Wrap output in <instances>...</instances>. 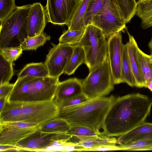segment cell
<instances>
[{
    "instance_id": "obj_2",
    "label": "cell",
    "mask_w": 152,
    "mask_h": 152,
    "mask_svg": "<svg viewBox=\"0 0 152 152\" xmlns=\"http://www.w3.org/2000/svg\"><path fill=\"white\" fill-rule=\"evenodd\" d=\"M116 98L113 95L104 96L59 108L58 117L65 119L71 126H85L100 133L107 114Z\"/></svg>"
},
{
    "instance_id": "obj_8",
    "label": "cell",
    "mask_w": 152,
    "mask_h": 152,
    "mask_svg": "<svg viewBox=\"0 0 152 152\" xmlns=\"http://www.w3.org/2000/svg\"><path fill=\"white\" fill-rule=\"evenodd\" d=\"M59 113V108L53 100L23 102L20 121L34 123L38 127L58 117Z\"/></svg>"
},
{
    "instance_id": "obj_32",
    "label": "cell",
    "mask_w": 152,
    "mask_h": 152,
    "mask_svg": "<svg viewBox=\"0 0 152 152\" xmlns=\"http://www.w3.org/2000/svg\"><path fill=\"white\" fill-rule=\"evenodd\" d=\"M12 63L0 54V85L9 82L12 78L13 74Z\"/></svg>"
},
{
    "instance_id": "obj_15",
    "label": "cell",
    "mask_w": 152,
    "mask_h": 152,
    "mask_svg": "<svg viewBox=\"0 0 152 152\" xmlns=\"http://www.w3.org/2000/svg\"><path fill=\"white\" fill-rule=\"evenodd\" d=\"M129 37L126 44L129 61L136 83V87H146V84L141 71L138 50L139 48L134 37L125 29Z\"/></svg>"
},
{
    "instance_id": "obj_16",
    "label": "cell",
    "mask_w": 152,
    "mask_h": 152,
    "mask_svg": "<svg viewBox=\"0 0 152 152\" xmlns=\"http://www.w3.org/2000/svg\"><path fill=\"white\" fill-rule=\"evenodd\" d=\"M83 93L82 80L71 78L59 82L53 100L56 104Z\"/></svg>"
},
{
    "instance_id": "obj_31",
    "label": "cell",
    "mask_w": 152,
    "mask_h": 152,
    "mask_svg": "<svg viewBox=\"0 0 152 152\" xmlns=\"http://www.w3.org/2000/svg\"><path fill=\"white\" fill-rule=\"evenodd\" d=\"M67 133L72 137L71 139H77L94 136L101 134L102 132L98 133L93 130L83 126L72 125Z\"/></svg>"
},
{
    "instance_id": "obj_4",
    "label": "cell",
    "mask_w": 152,
    "mask_h": 152,
    "mask_svg": "<svg viewBox=\"0 0 152 152\" xmlns=\"http://www.w3.org/2000/svg\"><path fill=\"white\" fill-rule=\"evenodd\" d=\"M30 6L17 7L0 23V49L20 47L28 37V18Z\"/></svg>"
},
{
    "instance_id": "obj_18",
    "label": "cell",
    "mask_w": 152,
    "mask_h": 152,
    "mask_svg": "<svg viewBox=\"0 0 152 152\" xmlns=\"http://www.w3.org/2000/svg\"><path fill=\"white\" fill-rule=\"evenodd\" d=\"M23 102L6 99L2 110L0 112V123L20 121Z\"/></svg>"
},
{
    "instance_id": "obj_20",
    "label": "cell",
    "mask_w": 152,
    "mask_h": 152,
    "mask_svg": "<svg viewBox=\"0 0 152 152\" xmlns=\"http://www.w3.org/2000/svg\"><path fill=\"white\" fill-rule=\"evenodd\" d=\"M73 142L86 148H95L101 146L117 144V138L109 137L103 133L98 135L75 140Z\"/></svg>"
},
{
    "instance_id": "obj_39",
    "label": "cell",
    "mask_w": 152,
    "mask_h": 152,
    "mask_svg": "<svg viewBox=\"0 0 152 152\" xmlns=\"http://www.w3.org/2000/svg\"><path fill=\"white\" fill-rule=\"evenodd\" d=\"M0 151H20V149L15 145H0Z\"/></svg>"
},
{
    "instance_id": "obj_37",
    "label": "cell",
    "mask_w": 152,
    "mask_h": 152,
    "mask_svg": "<svg viewBox=\"0 0 152 152\" xmlns=\"http://www.w3.org/2000/svg\"><path fill=\"white\" fill-rule=\"evenodd\" d=\"M122 150L119 145H107L89 148H85L83 151H105Z\"/></svg>"
},
{
    "instance_id": "obj_5",
    "label": "cell",
    "mask_w": 152,
    "mask_h": 152,
    "mask_svg": "<svg viewBox=\"0 0 152 152\" xmlns=\"http://www.w3.org/2000/svg\"><path fill=\"white\" fill-rule=\"evenodd\" d=\"M77 45L84 50L86 56L84 63L89 71L104 62L108 57L107 41L101 30L92 24L86 27L84 34Z\"/></svg>"
},
{
    "instance_id": "obj_9",
    "label": "cell",
    "mask_w": 152,
    "mask_h": 152,
    "mask_svg": "<svg viewBox=\"0 0 152 152\" xmlns=\"http://www.w3.org/2000/svg\"><path fill=\"white\" fill-rule=\"evenodd\" d=\"M72 137L67 133H48L41 132L37 129L15 146L20 151H44L47 147L54 142L68 141Z\"/></svg>"
},
{
    "instance_id": "obj_40",
    "label": "cell",
    "mask_w": 152,
    "mask_h": 152,
    "mask_svg": "<svg viewBox=\"0 0 152 152\" xmlns=\"http://www.w3.org/2000/svg\"><path fill=\"white\" fill-rule=\"evenodd\" d=\"M7 98L4 97L0 98V112L3 109Z\"/></svg>"
},
{
    "instance_id": "obj_13",
    "label": "cell",
    "mask_w": 152,
    "mask_h": 152,
    "mask_svg": "<svg viewBox=\"0 0 152 152\" xmlns=\"http://www.w3.org/2000/svg\"><path fill=\"white\" fill-rule=\"evenodd\" d=\"M0 145H15L36 131L38 127H20L0 123Z\"/></svg>"
},
{
    "instance_id": "obj_43",
    "label": "cell",
    "mask_w": 152,
    "mask_h": 152,
    "mask_svg": "<svg viewBox=\"0 0 152 152\" xmlns=\"http://www.w3.org/2000/svg\"><path fill=\"white\" fill-rule=\"evenodd\" d=\"M148 0H138L137 2V3H140V2H144V1H147Z\"/></svg>"
},
{
    "instance_id": "obj_27",
    "label": "cell",
    "mask_w": 152,
    "mask_h": 152,
    "mask_svg": "<svg viewBox=\"0 0 152 152\" xmlns=\"http://www.w3.org/2000/svg\"><path fill=\"white\" fill-rule=\"evenodd\" d=\"M120 146L123 151L152 150V132L139 137L129 144Z\"/></svg>"
},
{
    "instance_id": "obj_33",
    "label": "cell",
    "mask_w": 152,
    "mask_h": 152,
    "mask_svg": "<svg viewBox=\"0 0 152 152\" xmlns=\"http://www.w3.org/2000/svg\"><path fill=\"white\" fill-rule=\"evenodd\" d=\"M106 0H95L90 4L84 17L85 26L90 24L94 16L104 6Z\"/></svg>"
},
{
    "instance_id": "obj_42",
    "label": "cell",
    "mask_w": 152,
    "mask_h": 152,
    "mask_svg": "<svg viewBox=\"0 0 152 152\" xmlns=\"http://www.w3.org/2000/svg\"><path fill=\"white\" fill-rule=\"evenodd\" d=\"M148 46L151 51L150 55L152 56V37L148 43Z\"/></svg>"
},
{
    "instance_id": "obj_41",
    "label": "cell",
    "mask_w": 152,
    "mask_h": 152,
    "mask_svg": "<svg viewBox=\"0 0 152 152\" xmlns=\"http://www.w3.org/2000/svg\"><path fill=\"white\" fill-rule=\"evenodd\" d=\"M146 88H148L152 92V80L146 83Z\"/></svg>"
},
{
    "instance_id": "obj_30",
    "label": "cell",
    "mask_w": 152,
    "mask_h": 152,
    "mask_svg": "<svg viewBox=\"0 0 152 152\" xmlns=\"http://www.w3.org/2000/svg\"><path fill=\"white\" fill-rule=\"evenodd\" d=\"M50 36L44 33L35 36L28 37L20 47L23 50H35L39 46L43 45L47 41L50 39Z\"/></svg>"
},
{
    "instance_id": "obj_29",
    "label": "cell",
    "mask_w": 152,
    "mask_h": 152,
    "mask_svg": "<svg viewBox=\"0 0 152 152\" xmlns=\"http://www.w3.org/2000/svg\"><path fill=\"white\" fill-rule=\"evenodd\" d=\"M85 29L72 31L68 29L65 31L58 39L59 43L72 46L77 45L81 39Z\"/></svg>"
},
{
    "instance_id": "obj_12",
    "label": "cell",
    "mask_w": 152,
    "mask_h": 152,
    "mask_svg": "<svg viewBox=\"0 0 152 152\" xmlns=\"http://www.w3.org/2000/svg\"><path fill=\"white\" fill-rule=\"evenodd\" d=\"M108 57L114 85L123 83L121 75V66L123 48L121 32L109 37L107 40Z\"/></svg>"
},
{
    "instance_id": "obj_34",
    "label": "cell",
    "mask_w": 152,
    "mask_h": 152,
    "mask_svg": "<svg viewBox=\"0 0 152 152\" xmlns=\"http://www.w3.org/2000/svg\"><path fill=\"white\" fill-rule=\"evenodd\" d=\"M15 0H0V23L16 9Z\"/></svg>"
},
{
    "instance_id": "obj_3",
    "label": "cell",
    "mask_w": 152,
    "mask_h": 152,
    "mask_svg": "<svg viewBox=\"0 0 152 152\" xmlns=\"http://www.w3.org/2000/svg\"><path fill=\"white\" fill-rule=\"evenodd\" d=\"M59 82V78L50 77L18 78L7 99L23 102L53 100Z\"/></svg>"
},
{
    "instance_id": "obj_10",
    "label": "cell",
    "mask_w": 152,
    "mask_h": 152,
    "mask_svg": "<svg viewBox=\"0 0 152 152\" xmlns=\"http://www.w3.org/2000/svg\"><path fill=\"white\" fill-rule=\"evenodd\" d=\"M52 45L53 47L49 50L45 63L49 77L59 78L64 73L74 46L59 43Z\"/></svg>"
},
{
    "instance_id": "obj_26",
    "label": "cell",
    "mask_w": 152,
    "mask_h": 152,
    "mask_svg": "<svg viewBox=\"0 0 152 152\" xmlns=\"http://www.w3.org/2000/svg\"><path fill=\"white\" fill-rule=\"evenodd\" d=\"M121 75L123 83L132 87H136V83L129 61L126 44L123 48Z\"/></svg>"
},
{
    "instance_id": "obj_35",
    "label": "cell",
    "mask_w": 152,
    "mask_h": 152,
    "mask_svg": "<svg viewBox=\"0 0 152 152\" xmlns=\"http://www.w3.org/2000/svg\"><path fill=\"white\" fill-rule=\"evenodd\" d=\"M23 51L20 47H7L0 49V54L7 61L13 62L20 56Z\"/></svg>"
},
{
    "instance_id": "obj_19",
    "label": "cell",
    "mask_w": 152,
    "mask_h": 152,
    "mask_svg": "<svg viewBox=\"0 0 152 152\" xmlns=\"http://www.w3.org/2000/svg\"><path fill=\"white\" fill-rule=\"evenodd\" d=\"M152 132V123L144 122L117 138V144L124 145L139 137Z\"/></svg>"
},
{
    "instance_id": "obj_7",
    "label": "cell",
    "mask_w": 152,
    "mask_h": 152,
    "mask_svg": "<svg viewBox=\"0 0 152 152\" xmlns=\"http://www.w3.org/2000/svg\"><path fill=\"white\" fill-rule=\"evenodd\" d=\"M126 23L116 5L106 0L103 8L94 16L90 24L99 28L106 38L125 30Z\"/></svg>"
},
{
    "instance_id": "obj_38",
    "label": "cell",
    "mask_w": 152,
    "mask_h": 152,
    "mask_svg": "<svg viewBox=\"0 0 152 152\" xmlns=\"http://www.w3.org/2000/svg\"><path fill=\"white\" fill-rule=\"evenodd\" d=\"M14 86V84L9 82L0 85V98H7L11 93Z\"/></svg>"
},
{
    "instance_id": "obj_17",
    "label": "cell",
    "mask_w": 152,
    "mask_h": 152,
    "mask_svg": "<svg viewBox=\"0 0 152 152\" xmlns=\"http://www.w3.org/2000/svg\"><path fill=\"white\" fill-rule=\"evenodd\" d=\"M95 0H79L69 25L70 30L84 29V17L90 4Z\"/></svg>"
},
{
    "instance_id": "obj_22",
    "label": "cell",
    "mask_w": 152,
    "mask_h": 152,
    "mask_svg": "<svg viewBox=\"0 0 152 152\" xmlns=\"http://www.w3.org/2000/svg\"><path fill=\"white\" fill-rule=\"evenodd\" d=\"M135 15L140 19L142 29L152 26V0L138 3Z\"/></svg>"
},
{
    "instance_id": "obj_6",
    "label": "cell",
    "mask_w": 152,
    "mask_h": 152,
    "mask_svg": "<svg viewBox=\"0 0 152 152\" xmlns=\"http://www.w3.org/2000/svg\"><path fill=\"white\" fill-rule=\"evenodd\" d=\"M83 94L89 99L106 96L114 89L108 57L82 80Z\"/></svg>"
},
{
    "instance_id": "obj_28",
    "label": "cell",
    "mask_w": 152,
    "mask_h": 152,
    "mask_svg": "<svg viewBox=\"0 0 152 152\" xmlns=\"http://www.w3.org/2000/svg\"><path fill=\"white\" fill-rule=\"evenodd\" d=\"M138 52L141 71L146 84L152 80V56L145 53L139 48Z\"/></svg>"
},
{
    "instance_id": "obj_36",
    "label": "cell",
    "mask_w": 152,
    "mask_h": 152,
    "mask_svg": "<svg viewBox=\"0 0 152 152\" xmlns=\"http://www.w3.org/2000/svg\"><path fill=\"white\" fill-rule=\"evenodd\" d=\"M89 99L83 94L60 101L56 104L59 108L77 105Z\"/></svg>"
},
{
    "instance_id": "obj_14",
    "label": "cell",
    "mask_w": 152,
    "mask_h": 152,
    "mask_svg": "<svg viewBox=\"0 0 152 152\" xmlns=\"http://www.w3.org/2000/svg\"><path fill=\"white\" fill-rule=\"evenodd\" d=\"M47 21L45 7L39 2L31 4L28 18V37L43 33Z\"/></svg>"
},
{
    "instance_id": "obj_21",
    "label": "cell",
    "mask_w": 152,
    "mask_h": 152,
    "mask_svg": "<svg viewBox=\"0 0 152 152\" xmlns=\"http://www.w3.org/2000/svg\"><path fill=\"white\" fill-rule=\"evenodd\" d=\"M71 126L65 119L57 117L39 126L38 129L46 133H66Z\"/></svg>"
},
{
    "instance_id": "obj_25",
    "label": "cell",
    "mask_w": 152,
    "mask_h": 152,
    "mask_svg": "<svg viewBox=\"0 0 152 152\" xmlns=\"http://www.w3.org/2000/svg\"><path fill=\"white\" fill-rule=\"evenodd\" d=\"M116 5L126 24L130 22L135 15L138 4L136 0H111Z\"/></svg>"
},
{
    "instance_id": "obj_11",
    "label": "cell",
    "mask_w": 152,
    "mask_h": 152,
    "mask_svg": "<svg viewBox=\"0 0 152 152\" xmlns=\"http://www.w3.org/2000/svg\"><path fill=\"white\" fill-rule=\"evenodd\" d=\"M79 0H47V21L58 25L69 24Z\"/></svg>"
},
{
    "instance_id": "obj_23",
    "label": "cell",
    "mask_w": 152,
    "mask_h": 152,
    "mask_svg": "<svg viewBox=\"0 0 152 152\" xmlns=\"http://www.w3.org/2000/svg\"><path fill=\"white\" fill-rule=\"evenodd\" d=\"M38 77H49L48 69L45 63H31L26 64L18 74V78L26 76Z\"/></svg>"
},
{
    "instance_id": "obj_24",
    "label": "cell",
    "mask_w": 152,
    "mask_h": 152,
    "mask_svg": "<svg viewBox=\"0 0 152 152\" xmlns=\"http://www.w3.org/2000/svg\"><path fill=\"white\" fill-rule=\"evenodd\" d=\"M86 56L83 49L81 46H74L73 53L64 71L68 75L73 74L78 67L84 63Z\"/></svg>"
},
{
    "instance_id": "obj_1",
    "label": "cell",
    "mask_w": 152,
    "mask_h": 152,
    "mask_svg": "<svg viewBox=\"0 0 152 152\" xmlns=\"http://www.w3.org/2000/svg\"><path fill=\"white\" fill-rule=\"evenodd\" d=\"M152 106V98L132 93L116 98L104 121L102 132L118 137L145 122Z\"/></svg>"
}]
</instances>
